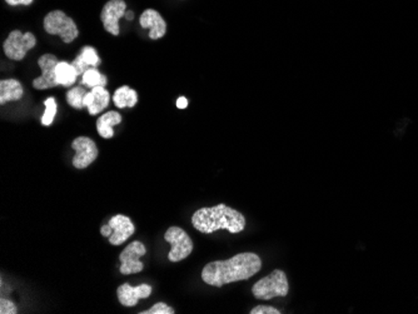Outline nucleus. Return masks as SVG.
Instances as JSON below:
<instances>
[{"mask_svg":"<svg viewBox=\"0 0 418 314\" xmlns=\"http://www.w3.org/2000/svg\"><path fill=\"white\" fill-rule=\"evenodd\" d=\"M260 268L262 261L255 253H240L227 261L208 263L202 271V279L208 286L220 288L225 284L250 279Z\"/></svg>","mask_w":418,"mask_h":314,"instance_id":"1","label":"nucleus"},{"mask_svg":"<svg viewBox=\"0 0 418 314\" xmlns=\"http://www.w3.org/2000/svg\"><path fill=\"white\" fill-rule=\"evenodd\" d=\"M192 224L198 232L205 234L217 232L220 229H225L230 233H240L245 229V218L240 211L222 203L212 208H202L194 211Z\"/></svg>","mask_w":418,"mask_h":314,"instance_id":"2","label":"nucleus"},{"mask_svg":"<svg viewBox=\"0 0 418 314\" xmlns=\"http://www.w3.org/2000/svg\"><path fill=\"white\" fill-rule=\"evenodd\" d=\"M288 291V279L286 273L281 269H275L270 276L260 279L252 288L255 298L262 300H270L275 297H286Z\"/></svg>","mask_w":418,"mask_h":314,"instance_id":"3","label":"nucleus"},{"mask_svg":"<svg viewBox=\"0 0 418 314\" xmlns=\"http://www.w3.org/2000/svg\"><path fill=\"white\" fill-rule=\"evenodd\" d=\"M44 29L48 34L61 36L64 43H72L79 36L77 24L61 11H51L44 18Z\"/></svg>","mask_w":418,"mask_h":314,"instance_id":"4","label":"nucleus"},{"mask_svg":"<svg viewBox=\"0 0 418 314\" xmlns=\"http://www.w3.org/2000/svg\"><path fill=\"white\" fill-rule=\"evenodd\" d=\"M164 239L172 246L168 254L170 262H180L193 251V242L182 228L170 227L164 234Z\"/></svg>","mask_w":418,"mask_h":314,"instance_id":"5","label":"nucleus"},{"mask_svg":"<svg viewBox=\"0 0 418 314\" xmlns=\"http://www.w3.org/2000/svg\"><path fill=\"white\" fill-rule=\"evenodd\" d=\"M36 39L34 34L26 33L23 34L21 31H13L4 41V53L6 57L13 61H21L26 57V53L36 47Z\"/></svg>","mask_w":418,"mask_h":314,"instance_id":"6","label":"nucleus"},{"mask_svg":"<svg viewBox=\"0 0 418 314\" xmlns=\"http://www.w3.org/2000/svg\"><path fill=\"white\" fill-rule=\"evenodd\" d=\"M146 252H147V249L142 242L136 241V242L128 244V247L119 256L121 273L128 276V274L142 272L144 266L143 263L141 262V257H143Z\"/></svg>","mask_w":418,"mask_h":314,"instance_id":"7","label":"nucleus"},{"mask_svg":"<svg viewBox=\"0 0 418 314\" xmlns=\"http://www.w3.org/2000/svg\"><path fill=\"white\" fill-rule=\"evenodd\" d=\"M72 148L76 150V155L73 158V165L77 169L88 168L94 160L97 159L99 155L96 142L88 137L76 138L73 140Z\"/></svg>","mask_w":418,"mask_h":314,"instance_id":"8","label":"nucleus"},{"mask_svg":"<svg viewBox=\"0 0 418 314\" xmlns=\"http://www.w3.org/2000/svg\"><path fill=\"white\" fill-rule=\"evenodd\" d=\"M127 4L124 0H111L103 6L102 18L104 29L112 36H119V19L126 16Z\"/></svg>","mask_w":418,"mask_h":314,"instance_id":"9","label":"nucleus"},{"mask_svg":"<svg viewBox=\"0 0 418 314\" xmlns=\"http://www.w3.org/2000/svg\"><path fill=\"white\" fill-rule=\"evenodd\" d=\"M58 59L56 56L53 54H44L39 58L38 64L41 68V75L39 78L34 79L33 82V87L38 89V90H43V89H49V88H54L59 85V83L56 80V69L58 66Z\"/></svg>","mask_w":418,"mask_h":314,"instance_id":"10","label":"nucleus"},{"mask_svg":"<svg viewBox=\"0 0 418 314\" xmlns=\"http://www.w3.org/2000/svg\"><path fill=\"white\" fill-rule=\"evenodd\" d=\"M108 224L112 228V236L109 237V243L113 246H121L124 242H127L128 238L132 237L136 232V227L132 221L128 216L118 214L113 216Z\"/></svg>","mask_w":418,"mask_h":314,"instance_id":"11","label":"nucleus"},{"mask_svg":"<svg viewBox=\"0 0 418 314\" xmlns=\"http://www.w3.org/2000/svg\"><path fill=\"white\" fill-rule=\"evenodd\" d=\"M152 294V287L149 284H141L139 287H132L124 283L117 289V295L119 302L124 307H134L137 305L139 299L148 298Z\"/></svg>","mask_w":418,"mask_h":314,"instance_id":"12","label":"nucleus"},{"mask_svg":"<svg viewBox=\"0 0 418 314\" xmlns=\"http://www.w3.org/2000/svg\"><path fill=\"white\" fill-rule=\"evenodd\" d=\"M139 23H141L142 28H146V29L149 28L151 29L149 38L153 39V41L160 39L167 31L165 21H164L163 18L159 14L158 11H154V9L144 11L143 14L141 16Z\"/></svg>","mask_w":418,"mask_h":314,"instance_id":"13","label":"nucleus"},{"mask_svg":"<svg viewBox=\"0 0 418 314\" xmlns=\"http://www.w3.org/2000/svg\"><path fill=\"white\" fill-rule=\"evenodd\" d=\"M111 100L109 92L104 87L93 88L91 92H88L84 97V108H88L91 115H97L108 108Z\"/></svg>","mask_w":418,"mask_h":314,"instance_id":"14","label":"nucleus"},{"mask_svg":"<svg viewBox=\"0 0 418 314\" xmlns=\"http://www.w3.org/2000/svg\"><path fill=\"white\" fill-rule=\"evenodd\" d=\"M74 68L77 69L78 75L84 74L91 67L96 68L101 66V58L98 56L97 51L92 47H84L82 53L72 62Z\"/></svg>","mask_w":418,"mask_h":314,"instance_id":"15","label":"nucleus"},{"mask_svg":"<svg viewBox=\"0 0 418 314\" xmlns=\"http://www.w3.org/2000/svg\"><path fill=\"white\" fill-rule=\"evenodd\" d=\"M121 122H122V115L118 112H116V110L107 112V113L103 114L102 117L97 120L98 133L104 140H111L114 135L113 127L118 125Z\"/></svg>","mask_w":418,"mask_h":314,"instance_id":"16","label":"nucleus"},{"mask_svg":"<svg viewBox=\"0 0 418 314\" xmlns=\"http://www.w3.org/2000/svg\"><path fill=\"white\" fill-rule=\"evenodd\" d=\"M23 87L16 79H6L0 82V104L4 105L6 102L19 100L23 97Z\"/></svg>","mask_w":418,"mask_h":314,"instance_id":"17","label":"nucleus"},{"mask_svg":"<svg viewBox=\"0 0 418 314\" xmlns=\"http://www.w3.org/2000/svg\"><path fill=\"white\" fill-rule=\"evenodd\" d=\"M113 102L116 107L119 109L133 108L138 103V94L136 90H133L128 85L118 88L113 97Z\"/></svg>","mask_w":418,"mask_h":314,"instance_id":"18","label":"nucleus"},{"mask_svg":"<svg viewBox=\"0 0 418 314\" xmlns=\"http://www.w3.org/2000/svg\"><path fill=\"white\" fill-rule=\"evenodd\" d=\"M56 80L59 85L63 87H72L74 83L77 82V69L73 64L66 62H59L56 69Z\"/></svg>","mask_w":418,"mask_h":314,"instance_id":"19","label":"nucleus"},{"mask_svg":"<svg viewBox=\"0 0 418 314\" xmlns=\"http://www.w3.org/2000/svg\"><path fill=\"white\" fill-rule=\"evenodd\" d=\"M82 83L84 85H87L88 88L93 89V88L96 87L106 88L108 80L107 77L98 72L96 68H91V69H88L87 72L83 74Z\"/></svg>","mask_w":418,"mask_h":314,"instance_id":"20","label":"nucleus"},{"mask_svg":"<svg viewBox=\"0 0 418 314\" xmlns=\"http://www.w3.org/2000/svg\"><path fill=\"white\" fill-rule=\"evenodd\" d=\"M87 93L88 90H86L84 88H73L66 93V102L73 108L83 109L84 108V97L87 95Z\"/></svg>","mask_w":418,"mask_h":314,"instance_id":"21","label":"nucleus"},{"mask_svg":"<svg viewBox=\"0 0 418 314\" xmlns=\"http://www.w3.org/2000/svg\"><path fill=\"white\" fill-rule=\"evenodd\" d=\"M44 104H46V112H44L43 117H41V124L48 127V125H51L53 123V120L56 118L58 107H56V99L53 98V97L46 99Z\"/></svg>","mask_w":418,"mask_h":314,"instance_id":"22","label":"nucleus"},{"mask_svg":"<svg viewBox=\"0 0 418 314\" xmlns=\"http://www.w3.org/2000/svg\"><path fill=\"white\" fill-rule=\"evenodd\" d=\"M142 314H174V309L172 307H169L168 304L165 303H157L154 304L152 308L148 310H144L141 312Z\"/></svg>","mask_w":418,"mask_h":314,"instance_id":"23","label":"nucleus"},{"mask_svg":"<svg viewBox=\"0 0 418 314\" xmlns=\"http://www.w3.org/2000/svg\"><path fill=\"white\" fill-rule=\"evenodd\" d=\"M0 313L1 314H16L18 313V308L16 304L8 300V299H1L0 300Z\"/></svg>","mask_w":418,"mask_h":314,"instance_id":"24","label":"nucleus"},{"mask_svg":"<svg viewBox=\"0 0 418 314\" xmlns=\"http://www.w3.org/2000/svg\"><path fill=\"white\" fill-rule=\"evenodd\" d=\"M250 314H280L281 312L278 309L273 308L270 305H258L252 309Z\"/></svg>","mask_w":418,"mask_h":314,"instance_id":"25","label":"nucleus"},{"mask_svg":"<svg viewBox=\"0 0 418 314\" xmlns=\"http://www.w3.org/2000/svg\"><path fill=\"white\" fill-rule=\"evenodd\" d=\"M9 6H31L33 0H6Z\"/></svg>","mask_w":418,"mask_h":314,"instance_id":"26","label":"nucleus"},{"mask_svg":"<svg viewBox=\"0 0 418 314\" xmlns=\"http://www.w3.org/2000/svg\"><path fill=\"white\" fill-rule=\"evenodd\" d=\"M101 233H102L103 237H111L112 236V228L109 224H106V226H103L102 229H101Z\"/></svg>","mask_w":418,"mask_h":314,"instance_id":"27","label":"nucleus"},{"mask_svg":"<svg viewBox=\"0 0 418 314\" xmlns=\"http://www.w3.org/2000/svg\"><path fill=\"white\" fill-rule=\"evenodd\" d=\"M177 107H178L179 109L187 108V107H188V99L184 98V97L178 98V100H177Z\"/></svg>","mask_w":418,"mask_h":314,"instance_id":"28","label":"nucleus"},{"mask_svg":"<svg viewBox=\"0 0 418 314\" xmlns=\"http://www.w3.org/2000/svg\"><path fill=\"white\" fill-rule=\"evenodd\" d=\"M126 18H127L128 21H133V18H134V14H133V11H127L126 13Z\"/></svg>","mask_w":418,"mask_h":314,"instance_id":"29","label":"nucleus"}]
</instances>
